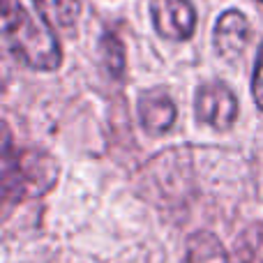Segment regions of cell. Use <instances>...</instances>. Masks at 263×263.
Segmentation results:
<instances>
[{
	"instance_id": "cell-2",
	"label": "cell",
	"mask_w": 263,
	"mask_h": 263,
	"mask_svg": "<svg viewBox=\"0 0 263 263\" xmlns=\"http://www.w3.org/2000/svg\"><path fill=\"white\" fill-rule=\"evenodd\" d=\"M58 180V162L42 150H16L9 148L7 132L3 145V187L5 201L35 199L51 190Z\"/></svg>"
},
{
	"instance_id": "cell-11",
	"label": "cell",
	"mask_w": 263,
	"mask_h": 263,
	"mask_svg": "<svg viewBox=\"0 0 263 263\" xmlns=\"http://www.w3.org/2000/svg\"><path fill=\"white\" fill-rule=\"evenodd\" d=\"M261 3H263V0H261Z\"/></svg>"
},
{
	"instance_id": "cell-5",
	"label": "cell",
	"mask_w": 263,
	"mask_h": 263,
	"mask_svg": "<svg viewBox=\"0 0 263 263\" xmlns=\"http://www.w3.org/2000/svg\"><path fill=\"white\" fill-rule=\"evenodd\" d=\"M252 37V26L240 9H227L219 14L213 28V49L219 58L236 60L245 53Z\"/></svg>"
},
{
	"instance_id": "cell-7",
	"label": "cell",
	"mask_w": 263,
	"mask_h": 263,
	"mask_svg": "<svg viewBox=\"0 0 263 263\" xmlns=\"http://www.w3.org/2000/svg\"><path fill=\"white\" fill-rule=\"evenodd\" d=\"M187 263H231V256L213 231H194L185 245Z\"/></svg>"
},
{
	"instance_id": "cell-1",
	"label": "cell",
	"mask_w": 263,
	"mask_h": 263,
	"mask_svg": "<svg viewBox=\"0 0 263 263\" xmlns=\"http://www.w3.org/2000/svg\"><path fill=\"white\" fill-rule=\"evenodd\" d=\"M3 40L7 51L28 69L55 72L63 63L60 42L53 28L40 14H30L21 0H0Z\"/></svg>"
},
{
	"instance_id": "cell-3",
	"label": "cell",
	"mask_w": 263,
	"mask_h": 263,
	"mask_svg": "<svg viewBox=\"0 0 263 263\" xmlns=\"http://www.w3.org/2000/svg\"><path fill=\"white\" fill-rule=\"evenodd\" d=\"M194 114L201 125H208L215 132H229L238 120L240 104L229 83L213 79V81H203L196 88Z\"/></svg>"
},
{
	"instance_id": "cell-6",
	"label": "cell",
	"mask_w": 263,
	"mask_h": 263,
	"mask_svg": "<svg viewBox=\"0 0 263 263\" xmlns=\"http://www.w3.org/2000/svg\"><path fill=\"white\" fill-rule=\"evenodd\" d=\"M136 111H139L141 127L153 136L166 134L176 125V118H178L176 102L171 100V95L166 90H159V88L141 92Z\"/></svg>"
},
{
	"instance_id": "cell-4",
	"label": "cell",
	"mask_w": 263,
	"mask_h": 263,
	"mask_svg": "<svg viewBox=\"0 0 263 263\" xmlns=\"http://www.w3.org/2000/svg\"><path fill=\"white\" fill-rule=\"evenodd\" d=\"M153 28L162 40L185 42L196 32V9L190 0H150Z\"/></svg>"
},
{
	"instance_id": "cell-9",
	"label": "cell",
	"mask_w": 263,
	"mask_h": 263,
	"mask_svg": "<svg viewBox=\"0 0 263 263\" xmlns=\"http://www.w3.org/2000/svg\"><path fill=\"white\" fill-rule=\"evenodd\" d=\"M100 60L104 65L106 74L111 79H123L125 67H127V58H125V46L116 32L106 30L100 40Z\"/></svg>"
},
{
	"instance_id": "cell-8",
	"label": "cell",
	"mask_w": 263,
	"mask_h": 263,
	"mask_svg": "<svg viewBox=\"0 0 263 263\" xmlns=\"http://www.w3.org/2000/svg\"><path fill=\"white\" fill-rule=\"evenodd\" d=\"M37 14L58 28L77 26L81 16V0H32Z\"/></svg>"
},
{
	"instance_id": "cell-10",
	"label": "cell",
	"mask_w": 263,
	"mask_h": 263,
	"mask_svg": "<svg viewBox=\"0 0 263 263\" xmlns=\"http://www.w3.org/2000/svg\"><path fill=\"white\" fill-rule=\"evenodd\" d=\"M252 97L254 104L263 111V42L259 46V53L254 60V74H252Z\"/></svg>"
}]
</instances>
